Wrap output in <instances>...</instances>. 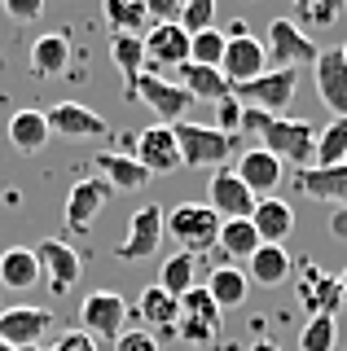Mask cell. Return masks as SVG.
Instances as JSON below:
<instances>
[{"label":"cell","mask_w":347,"mask_h":351,"mask_svg":"<svg viewBox=\"0 0 347 351\" xmlns=\"http://www.w3.org/2000/svg\"><path fill=\"white\" fill-rule=\"evenodd\" d=\"M242 128H251L259 136V149H268L281 162H295V167H312L317 158V128L303 123V119H286V114H259V110H246Z\"/></svg>","instance_id":"6da1fadb"},{"label":"cell","mask_w":347,"mask_h":351,"mask_svg":"<svg viewBox=\"0 0 347 351\" xmlns=\"http://www.w3.org/2000/svg\"><path fill=\"white\" fill-rule=\"evenodd\" d=\"M180 149V167H229V158L237 154V136H224L220 128H202V123H171Z\"/></svg>","instance_id":"7a4b0ae2"},{"label":"cell","mask_w":347,"mask_h":351,"mask_svg":"<svg viewBox=\"0 0 347 351\" xmlns=\"http://www.w3.org/2000/svg\"><path fill=\"white\" fill-rule=\"evenodd\" d=\"M141 40H145V75L171 80L189 62V31L180 22H154Z\"/></svg>","instance_id":"3957f363"},{"label":"cell","mask_w":347,"mask_h":351,"mask_svg":"<svg viewBox=\"0 0 347 351\" xmlns=\"http://www.w3.org/2000/svg\"><path fill=\"white\" fill-rule=\"evenodd\" d=\"M220 224L224 219L211 211V206L202 202H180L167 211V233L180 241V250H189V255H198V250H211L215 237H220Z\"/></svg>","instance_id":"277c9868"},{"label":"cell","mask_w":347,"mask_h":351,"mask_svg":"<svg viewBox=\"0 0 347 351\" xmlns=\"http://www.w3.org/2000/svg\"><path fill=\"white\" fill-rule=\"evenodd\" d=\"M229 44H224V62H220V71H224V80H229L233 88L237 84H251L259 80V75L268 71V53H264V40H255L251 31L242 27V22H233L229 31Z\"/></svg>","instance_id":"5b68a950"},{"label":"cell","mask_w":347,"mask_h":351,"mask_svg":"<svg viewBox=\"0 0 347 351\" xmlns=\"http://www.w3.org/2000/svg\"><path fill=\"white\" fill-rule=\"evenodd\" d=\"M264 53H268V62H273V71H295V66L317 62V53H321V49L312 44V36L299 27V22H290V18H273V22H268Z\"/></svg>","instance_id":"8992f818"},{"label":"cell","mask_w":347,"mask_h":351,"mask_svg":"<svg viewBox=\"0 0 347 351\" xmlns=\"http://www.w3.org/2000/svg\"><path fill=\"white\" fill-rule=\"evenodd\" d=\"M295 88H299V71H264L251 84H237L233 101H242L246 110H259V114H281L295 101Z\"/></svg>","instance_id":"52a82bcc"},{"label":"cell","mask_w":347,"mask_h":351,"mask_svg":"<svg viewBox=\"0 0 347 351\" xmlns=\"http://www.w3.org/2000/svg\"><path fill=\"white\" fill-rule=\"evenodd\" d=\"M128 316H132V307H128L123 294H115V290H93L88 299L80 303V329L88 338H115L128 329Z\"/></svg>","instance_id":"ba28073f"},{"label":"cell","mask_w":347,"mask_h":351,"mask_svg":"<svg viewBox=\"0 0 347 351\" xmlns=\"http://www.w3.org/2000/svg\"><path fill=\"white\" fill-rule=\"evenodd\" d=\"M31 250H36V259H40V277L49 281V290H53V294L75 290V281H80L84 263H80V250H75L71 241H62V237H45L40 246H31Z\"/></svg>","instance_id":"9c48e42d"},{"label":"cell","mask_w":347,"mask_h":351,"mask_svg":"<svg viewBox=\"0 0 347 351\" xmlns=\"http://www.w3.org/2000/svg\"><path fill=\"white\" fill-rule=\"evenodd\" d=\"M110 184L101 180V176H88V180H80L75 189L67 193V224L71 233H88V228H97V219H101V211L110 206Z\"/></svg>","instance_id":"30bf717a"},{"label":"cell","mask_w":347,"mask_h":351,"mask_svg":"<svg viewBox=\"0 0 347 351\" xmlns=\"http://www.w3.org/2000/svg\"><path fill=\"white\" fill-rule=\"evenodd\" d=\"M158 246H163V206L145 202L141 211H132L128 237H123V246H115V255L119 259H154Z\"/></svg>","instance_id":"8fae6325"},{"label":"cell","mask_w":347,"mask_h":351,"mask_svg":"<svg viewBox=\"0 0 347 351\" xmlns=\"http://www.w3.org/2000/svg\"><path fill=\"white\" fill-rule=\"evenodd\" d=\"M255 202H259V197L237 180L233 167H215L211 184H207V206L215 215H220V219H251Z\"/></svg>","instance_id":"7c38bea8"},{"label":"cell","mask_w":347,"mask_h":351,"mask_svg":"<svg viewBox=\"0 0 347 351\" xmlns=\"http://www.w3.org/2000/svg\"><path fill=\"white\" fill-rule=\"evenodd\" d=\"M45 119H49V132H53V136H62V141H93V136H106V132H110V123H106L97 110L80 106V101L49 106Z\"/></svg>","instance_id":"4fadbf2b"},{"label":"cell","mask_w":347,"mask_h":351,"mask_svg":"<svg viewBox=\"0 0 347 351\" xmlns=\"http://www.w3.org/2000/svg\"><path fill=\"white\" fill-rule=\"evenodd\" d=\"M132 93H136L149 110H154V114H158L167 128L180 123V119H185V110L193 106V97H189L176 80H158V75H141V80L132 84Z\"/></svg>","instance_id":"5bb4252c"},{"label":"cell","mask_w":347,"mask_h":351,"mask_svg":"<svg viewBox=\"0 0 347 351\" xmlns=\"http://www.w3.org/2000/svg\"><path fill=\"white\" fill-rule=\"evenodd\" d=\"M49 325H53V312H49V307L18 303V307H5V312H0V338H5L9 347H18V351L40 347V338L49 334Z\"/></svg>","instance_id":"9a60e30c"},{"label":"cell","mask_w":347,"mask_h":351,"mask_svg":"<svg viewBox=\"0 0 347 351\" xmlns=\"http://www.w3.org/2000/svg\"><path fill=\"white\" fill-rule=\"evenodd\" d=\"M295 290H299V303L308 307L312 316H334L343 303V290H339V277L321 268V263H303L299 277H295Z\"/></svg>","instance_id":"2e32d148"},{"label":"cell","mask_w":347,"mask_h":351,"mask_svg":"<svg viewBox=\"0 0 347 351\" xmlns=\"http://www.w3.org/2000/svg\"><path fill=\"white\" fill-rule=\"evenodd\" d=\"M233 171H237V180H242L255 197H277V184L286 180V162L273 158V154L259 149V145L237 154V167Z\"/></svg>","instance_id":"e0dca14e"},{"label":"cell","mask_w":347,"mask_h":351,"mask_svg":"<svg viewBox=\"0 0 347 351\" xmlns=\"http://www.w3.org/2000/svg\"><path fill=\"white\" fill-rule=\"evenodd\" d=\"M132 158H136L149 176L176 171V167H180V149H176V136H171V128H167V123H154V128L136 132V141H132Z\"/></svg>","instance_id":"ac0fdd59"},{"label":"cell","mask_w":347,"mask_h":351,"mask_svg":"<svg viewBox=\"0 0 347 351\" xmlns=\"http://www.w3.org/2000/svg\"><path fill=\"white\" fill-rule=\"evenodd\" d=\"M317 93L334 110V119H347V58L343 49H321L317 53Z\"/></svg>","instance_id":"d6986e66"},{"label":"cell","mask_w":347,"mask_h":351,"mask_svg":"<svg viewBox=\"0 0 347 351\" xmlns=\"http://www.w3.org/2000/svg\"><path fill=\"white\" fill-rule=\"evenodd\" d=\"M171 80L185 88L193 101L220 106V101H229V97H233V84L224 80V71H215V66H193V62H185L176 75H171Z\"/></svg>","instance_id":"ffe728a7"},{"label":"cell","mask_w":347,"mask_h":351,"mask_svg":"<svg viewBox=\"0 0 347 351\" xmlns=\"http://www.w3.org/2000/svg\"><path fill=\"white\" fill-rule=\"evenodd\" d=\"M251 224L264 246H281L290 233H295V206L281 202V197H259L255 211H251Z\"/></svg>","instance_id":"44dd1931"},{"label":"cell","mask_w":347,"mask_h":351,"mask_svg":"<svg viewBox=\"0 0 347 351\" xmlns=\"http://www.w3.org/2000/svg\"><path fill=\"white\" fill-rule=\"evenodd\" d=\"M295 184H299V193H308V197L347 206V162H339V167H303L295 176Z\"/></svg>","instance_id":"7402d4cb"},{"label":"cell","mask_w":347,"mask_h":351,"mask_svg":"<svg viewBox=\"0 0 347 351\" xmlns=\"http://www.w3.org/2000/svg\"><path fill=\"white\" fill-rule=\"evenodd\" d=\"M246 281L251 285H264V290H277V285L290 281V255L286 246H259L251 259H246Z\"/></svg>","instance_id":"603a6c76"},{"label":"cell","mask_w":347,"mask_h":351,"mask_svg":"<svg viewBox=\"0 0 347 351\" xmlns=\"http://www.w3.org/2000/svg\"><path fill=\"white\" fill-rule=\"evenodd\" d=\"M36 281H40V259H36V250H31V246H9V250H0V285H5V290L23 294V290H31Z\"/></svg>","instance_id":"cb8c5ba5"},{"label":"cell","mask_w":347,"mask_h":351,"mask_svg":"<svg viewBox=\"0 0 347 351\" xmlns=\"http://www.w3.org/2000/svg\"><path fill=\"white\" fill-rule=\"evenodd\" d=\"M49 141H53V132H49L45 110H18V114L9 119V145L18 154H40Z\"/></svg>","instance_id":"d4e9b609"},{"label":"cell","mask_w":347,"mask_h":351,"mask_svg":"<svg viewBox=\"0 0 347 351\" xmlns=\"http://www.w3.org/2000/svg\"><path fill=\"white\" fill-rule=\"evenodd\" d=\"M67 66H71V40L62 36V31L36 36V44H31V71H36L40 80H53V75H62Z\"/></svg>","instance_id":"484cf974"},{"label":"cell","mask_w":347,"mask_h":351,"mask_svg":"<svg viewBox=\"0 0 347 351\" xmlns=\"http://www.w3.org/2000/svg\"><path fill=\"white\" fill-rule=\"evenodd\" d=\"M97 171H101V180L110 184V189H145L154 176H149L132 154H97Z\"/></svg>","instance_id":"4316f807"},{"label":"cell","mask_w":347,"mask_h":351,"mask_svg":"<svg viewBox=\"0 0 347 351\" xmlns=\"http://www.w3.org/2000/svg\"><path fill=\"white\" fill-rule=\"evenodd\" d=\"M136 316H141V325L154 334V329H176L180 321V299H171L167 290H158V285H145L141 290V299H136Z\"/></svg>","instance_id":"83f0119b"},{"label":"cell","mask_w":347,"mask_h":351,"mask_svg":"<svg viewBox=\"0 0 347 351\" xmlns=\"http://www.w3.org/2000/svg\"><path fill=\"white\" fill-rule=\"evenodd\" d=\"M158 290H167L171 299H185V294L198 285V255H189V250H176V255H167L158 263Z\"/></svg>","instance_id":"f1b7e54d"},{"label":"cell","mask_w":347,"mask_h":351,"mask_svg":"<svg viewBox=\"0 0 347 351\" xmlns=\"http://www.w3.org/2000/svg\"><path fill=\"white\" fill-rule=\"evenodd\" d=\"M202 290L211 294V303L220 307V312H229V307H242L246 303V290H251V281H246V272L237 268V263H224V268H215L207 285Z\"/></svg>","instance_id":"f546056e"},{"label":"cell","mask_w":347,"mask_h":351,"mask_svg":"<svg viewBox=\"0 0 347 351\" xmlns=\"http://www.w3.org/2000/svg\"><path fill=\"white\" fill-rule=\"evenodd\" d=\"M101 14L115 36H145L149 31L145 0H101Z\"/></svg>","instance_id":"4dcf8cb0"},{"label":"cell","mask_w":347,"mask_h":351,"mask_svg":"<svg viewBox=\"0 0 347 351\" xmlns=\"http://www.w3.org/2000/svg\"><path fill=\"white\" fill-rule=\"evenodd\" d=\"M215 246H220L233 263H246L259 246H264V241H259V233H255L251 219H224V224H220V237H215Z\"/></svg>","instance_id":"1f68e13d"},{"label":"cell","mask_w":347,"mask_h":351,"mask_svg":"<svg viewBox=\"0 0 347 351\" xmlns=\"http://www.w3.org/2000/svg\"><path fill=\"white\" fill-rule=\"evenodd\" d=\"M110 58L115 66L128 75V88H132L141 75H145V40L141 36H115L110 40Z\"/></svg>","instance_id":"d6a6232c"},{"label":"cell","mask_w":347,"mask_h":351,"mask_svg":"<svg viewBox=\"0 0 347 351\" xmlns=\"http://www.w3.org/2000/svg\"><path fill=\"white\" fill-rule=\"evenodd\" d=\"M347 162V119H334L330 128L317 132V158L312 167H339Z\"/></svg>","instance_id":"836d02e7"},{"label":"cell","mask_w":347,"mask_h":351,"mask_svg":"<svg viewBox=\"0 0 347 351\" xmlns=\"http://www.w3.org/2000/svg\"><path fill=\"white\" fill-rule=\"evenodd\" d=\"M224 44H229V36H224L220 27L193 31V36H189V62H193V66H215V71H220V62H224Z\"/></svg>","instance_id":"e575fe53"},{"label":"cell","mask_w":347,"mask_h":351,"mask_svg":"<svg viewBox=\"0 0 347 351\" xmlns=\"http://www.w3.org/2000/svg\"><path fill=\"white\" fill-rule=\"evenodd\" d=\"M339 325L334 316H308V325L299 329V351H334Z\"/></svg>","instance_id":"d590c367"},{"label":"cell","mask_w":347,"mask_h":351,"mask_svg":"<svg viewBox=\"0 0 347 351\" xmlns=\"http://www.w3.org/2000/svg\"><path fill=\"white\" fill-rule=\"evenodd\" d=\"M290 5H295L299 22H308V27H334L343 18V0H290Z\"/></svg>","instance_id":"8d00e7d4"},{"label":"cell","mask_w":347,"mask_h":351,"mask_svg":"<svg viewBox=\"0 0 347 351\" xmlns=\"http://www.w3.org/2000/svg\"><path fill=\"white\" fill-rule=\"evenodd\" d=\"M176 338H185V343H215L220 338V316H180L176 329H171Z\"/></svg>","instance_id":"74e56055"},{"label":"cell","mask_w":347,"mask_h":351,"mask_svg":"<svg viewBox=\"0 0 347 351\" xmlns=\"http://www.w3.org/2000/svg\"><path fill=\"white\" fill-rule=\"evenodd\" d=\"M180 27H185L189 36L215 27V0H180Z\"/></svg>","instance_id":"f35d334b"},{"label":"cell","mask_w":347,"mask_h":351,"mask_svg":"<svg viewBox=\"0 0 347 351\" xmlns=\"http://www.w3.org/2000/svg\"><path fill=\"white\" fill-rule=\"evenodd\" d=\"M242 119H246V106L233 101V97L215 106V128H220L224 136H237V132H242Z\"/></svg>","instance_id":"ab89813d"},{"label":"cell","mask_w":347,"mask_h":351,"mask_svg":"<svg viewBox=\"0 0 347 351\" xmlns=\"http://www.w3.org/2000/svg\"><path fill=\"white\" fill-rule=\"evenodd\" d=\"M180 316H220V307L211 303V294L202 285H193L185 299H180Z\"/></svg>","instance_id":"60d3db41"},{"label":"cell","mask_w":347,"mask_h":351,"mask_svg":"<svg viewBox=\"0 0 347 351\" xmlns=\"http://www.w3.org/2000/svg\"><path fill=\"white\" fill-rule=\"evenodd\" d=\"M0 9H5L18 27H27V22H36L40 14H45V0H0Z\"/></svg>","instance_id":"b9f144b4"},{"label":"cell","mask_w":347,"mask_h":351,"mask_svg":"<svg viewBox=\"0 0 347 351\" xmlns=\"http://www.w3.org/2000/svg\"><path fill=\"white\" fill-rule=\"evenodd\" d=\"M115 351H158V338L149 329H123L115 338Z\"/></svg>","instance_id":"7bdbcfd3"},{"label":"cell","mask_w":347,"mask_h":351,"mask_svg":"<svg viewBox=\"0 0 347 351\" xmlns=\"http://www.w3.org/2000/svg\"><path fill=\"white\" fill-rule=\"evenodd\" d=\"M145 14H149V27L154 22H180V0H145Z\"/></svg>","instance_id":"ee69618b"},{"label":"cell","mask_w":347,"mask_h":351,"mask_svg":"<svg viewBox=\"0 0 347 351\" xmlns=\"http://www.w3.org/2000/svg\"><path fill=\"white\" fill-rule=\"evenodd\" d=\"M49 351H97V338H88L84 329H71V334H62Z\"/></svg>","instance_id":"f6af8a7d"},{"label":"cell","mask_w":347,"mask_h":351,"mask_svg":"<svg viewBox=\"0 0 347 351\" xmlns=\"http://www.w3.org/2000/svg\"><path fill=\"white\" fill-rule=\"evenodd\" d=\"M330 233L334 237H347V206H339V211L330 215Z\"/></svg>","instance_id":"bcb514c9"},{"label":"cell","mask_w":347,"mask_h":351,"mask_svg":"<svg viewBox=\"0 0 347 351\" xmlns=\"http://www.w3.org/2000/svg\"><path fill=\"white\" fill-rule=\"evenodd\" d=\"M251 351H281L277 338H259V343H251Z\"/></svg>","instance_id":"7dc6e473"},{"label":"cell","mask_w":347,"mask_h":351,"mask_svg":"<svg viewBox=\"0 0 347 351\" xmlns=\"http://www.w3.org/2000/svg\"><path fill=\"white\" fill-rule=\"evenodd\" d=\"M339 290H343V303H347V268L339 272Z\"/></svg>","instance_id":"c3c4849f"},{"label":"cell","mask_w":347,"mask_h":351,"mask_svg":"<svg viewBox=\"0 0 347 351\" xmlns=\"http://www.w3.org/2000/svg\"><path fill=\"white\" fill-rule=\"evenodd\" d=\"M0 351H18V347H9V343H5V338H0Z\"/></svg>","instance_id":"681fc988"},{"label":"cell","mask_w":347,"mask_h":351,"mask_svg":"<svg viewBox=\"0 0 347 351\" xmlns=\"http://www.w3.org/2000/svg\"><path fill=\"white\" fill-rule=\"evenodd\" d=\"M343 58H347V49H343Z\"/></svg>","instance_id":"f907efd6"}]
</instances>
